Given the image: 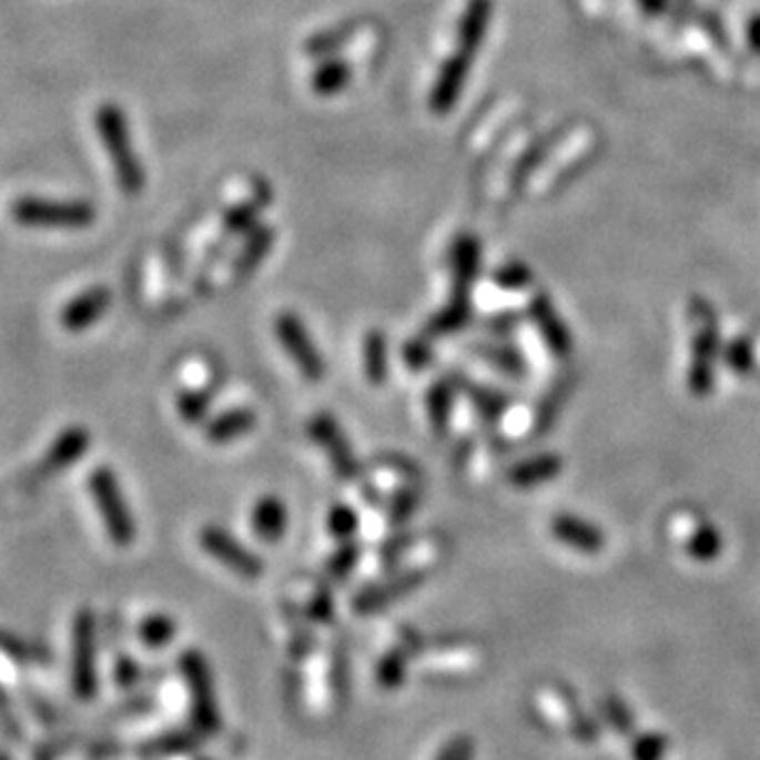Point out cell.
<instances>
[{
	"instance_id": "1",
	"label": "cell",
	"mask_w": 760,
	"mask_h": 760,
	"mask_svg": "<svg viewBox=\"0 0 760 760\" xmlns=\"http://www.w3.org/2000/svg\"><path fill=\"white\" fill-rule=\"evenodd\" d=\"M97 126H99V135H101V141H104V149L111 158V163L113 168H116L119 185L123 188L126 195H139L145 183V175H143V165L139 161V155L133 153L123 111L113 104L101 107L97 111Z\"/></svg>"
},
{
	"instance_id": "2",
	"label": "cell",
	"mask_w": 760,
	"mask_h": 760,
	"mask_svg": "<svg viewBox=\"0 0 760 760\" xmlns=\"http://www.w3.org/2000/svg\"><path fill=\"white\" fill-rule=\"evenodd\" d=\"M180 672L188 685L190 695V717L200 733H220L222 713L217 705V691H214L210 665L200 650H188L180 657Z\"/></svg>"
},
{
	"instance_id": "3",
	"label": "cell",
	"mask_w": 760,
	"mask_h": 760,
	"mask_svg": "<svg viewBox=\"0 0 760 760\" xmlns=\"http://www.w3.org/2000/svg\"><path fill=\"white\" fill-rule=\"evenodd\" d=\"M87 485L101 515V521H104L109 539L116 547H131V541L135 539V521L131 517L126 497L121 493V483L116 475L107 465H101V468L89 475Z\"/></svg>"
},
{
	"instance_id": "4",
	"label": "cell",
	"mask_w": 760,
	"mask_h": 760,
	"mask_svg": "<svg viewBox=\"0 0 760 760\" xmlns=\"http://www.w3.org/2000/svg\"><path fill=\"white\" fill-rule=\"evenodd\" d=\"M97 657V618L92 610L82 608L72 620V691L82 701L94 699L99 691Z\"/></svg>"
},
{
	"instance_id": "5",
	"label": "cell",
	"mask_w": 760,
	"mask_h": 760,
	"mask_svg": "<svg viewBox=\"0 0 760 760\" xmlns=\"http://www.w3.org/2000/svg\"><path fill=\"white\" fill-rule=\"evenodd\" d=\"M13 217L28 226H89L94 222V207L87 202H54L26 197L13 204Z\"/></svg>"
},
{
	"instance_id": "6",
	"label": "cell",
	"mask_w": 760,
	"mask_h": 760,
	"mask_svg": "<svg viewBox=\"0 0 760 760\" xmlns=\"http://www.w3.org/2000/svg\"><path fill=\"white\" fill-rule=\"evenodd\" d=\"M276 335L283 349H286V355L296 362V367L305 379L321 382L325 377V359L317 353V347L308 335V327L303 325L296 313H281L276 317Z\"/></svg>"
},
{
	"instance_id": "7",
	"label": "cell",
	"mask_w": 760,
	"mask_h": 760,
	"mask_svg": "<svg viewBox=\"0 0 760 760\" xmlns=\"http://www.w3.org/2000/svg\"><path fill=\"white\" fill-rule=\"evenodd\" d=\"M697 335H695V357H691L689 387L695 394L705 396L713 387V359H717V321L707 303H697Z\"/></svg>"
},
{
	"instance_id": "8",
	"label": "cell",
	"mask_w": 760,
	"mask_h": 760,
	"mask_svg": "<svg viewBox=\"0 0 760 760\" xmlns=\"http://www.w3.org/2000/svg\"><path fill=\"white\" fill-rule=\"evenodd\" d=\"M200 547L236 576L259 578L264 574V561H261L254 551H249L240 539H234L230 531L217 525H207L200 531Z\"/></svg>"
},
{
	"instance_id": "9",
	"label": "cell",
	"mask_w": 760,
	"mask_h": 760,
	"mask_svg": "<svg viewBox=\"0 0 760 760\" xmlns=\"http://www.w3.org/2000/svg\"><path fill=\"white\" fill-rule=\"evenodd\" d=\"M308 436L317 446L325 450V456L331 458L335 473L343 480H355L359 475V463L355 458L353 448H349L343 428L335 422L331 414H317L308 422Z\"/></svg>"
},
{
	"instance_id": "10",
	"label": "cell",
	"mask_w": 760,
	"mask_h": 760,
	"mask_svg": "<svg viewBox=\"0 0 760 760\" xmlns=\"http://www.w3.org/2000/svg\"><path fill=\"white\" fill-rule=\"evenodd\" d=\"M426 574L424 571H404L396 574L389 581H384L379 586H372L367 591H362L355 596L353 608L359 616H372V612H379L384 608H389L396 600L416 591L418 586L424 584Z\"/></svg>"
},
{
	"instance_id": "11",
	"label": "cell",
	"mask_w": 760,
	"mask_h": 760,
	"mask_svg": "<svg viewBox=\"0 0 760 760\" xmlns=\"http://www.w3.org/2000/svg\"><path fill=\"white\" fill-rule=\"evenodd\" d=\"M111 305V293L107 286H94L84 293H79L77 298L64 305V311L60 315L62 325L70 333H84L89 325H94L97 321L104 317Z\"/></svg>"
},
{
	"instance_id": "12",
	"label": "cell",
	"mask_w": 760,
	"mask_h": 760,
	"mask_svg": "<svg viewBox=\"0 0 760 760\" xmlns=\"http://www.w3.org/2000/svg\"><path fill=\"white\" fill-rule=\"evenodd\" d=\"M470 64H473L470 57H465L463 52L456 50V54L448 57L446 64L440 67V74L434 84V92H430V109H434L436 113H446L448 109L456 107Z\"/></svg>"
},
{
	"instance_id": "13",
	"label": "cell",
	"mask_w": 760,
	"mask_h": 760,
	"mask_svg": "<svg viewBox=\"0 0 760 760\" xmlns=\"http://www.w3.org/2000/svg\"><path fill=\"white\" fill-rule=\"evenodd\" d=\"M89 444H92V436H89V430L84 426H70L54 438L48 456H44L42 460V470L44 473L67 470L70 465H74L77 460H82L87 456Z\"/></svg>"
},
{
	"instance_id": "14",
	"label": "cell",
	"mask_w": 760,
	"mask_h": 760,
	"mask_svg": "<svg viewBox=\"0 0 760 760\" xmlns=\"http://www.w3.org/2000/svg\"><path fill=\"white\" fill-rule=\"evenodd\" d=\"M554 537L564 541L566 547H571L581 554H598L604 549V531H600L591 521H586L581 517L574 515H559L551 521Z\"/></svg>"
},
{
	"instance_id": "15",
	"label": "cell",
	"mask_w": 760,
	"mask_h": 760,
	"mask_svg": "<svg viewBox=\"0 0 760 760\" xmlns=\"http://www.w3.org/2000/svg\"><path fill=\"white\" fill-rule=\"evenodd\" d=\"M252 529L261 541H266V544L281 541L288 529L286 503H283L276 495L261 497L252 509Z\"/></svg>"
},
{
	"instance_id": "16",
	"label": "cell",
	"mask_w": 760,
	"mask_h": 760,
	"mask_svg": "<svg viewBox=\"0 0 760 760\" xmlns=\"http://www.w3.org/2000/svg\"><path fill=\"white\" fill-rule=\"evenodd\" d=\"M493 18V0H468L465 13L458 28V52L475 60V52L480 50L487 22Z\"/></svg>"
},
{
	"instance_id": "17",
	"label": "cell",
	"mask_w": 760,
	"mask_h": 760,
	"mask_svg": "<svg viewBox=\"0 0 760 760\" xmlns=\"http://www.w3.org/2000/svg\"><path fill=\"white\" fill-rule=\"evenodd\" d=\"M256 426V414L249 412V408H230V412H222L220 416H214L212 422L204 428V436H207L210 444H232V440L242 438L246 434H252Z\"/></svg>"
},
{
	"instance_id": "18",
	"label": "cell",
	"mask_w": 760,
	"mask_h": 760,
	"mask_svg": "<svg viewBox=\"0 0 760 760\" xmlns=\"http://www.w3.org/2000/svg\"><path fill=\"white\" fill-rule=\"evenodd\" d=\"M531 317H535L539 331L547 340V345L551 347V353L557 357H566L571 353V335L566 331L564 323L554 313L551 303L547 298H537L535 305H531Z\"/></svg>"
},
{
	"instance_id": "19",
	"label": "cell",
	"mask_w": 760,
	"mask_h": 760,
	"mask_svg": "<svg viewBox=\"0 0 760 760\" xmlns=\"http://www.w3.org/2000/svg\"><path fill=\"white\" fill-rule=\"evenodd\" d=\"M480 246L473 236H460L453 246V276H456V296H468V288L478 274Z\"/></svg>"
},
{
	"instance_id": "20",
	"label": "cell",
	"mask_w": 760,
	"mask_h": 760,
	"mask_svg": "<svg viewBox=\"0 0 760 760\" xmlns=\"http://www.w3.org/2000/svg\"><path fill=\"white\" fill-rule=\"evenodd\" d=\"M561 473V458L559 456H537L529 460H521L509 470V483L517 487H535L547 480H554Z\"/></svg>"
},
{
	"instance_id": "21",
	"label": "cell",
	"mask_w": 760,
	"mask_h": 760,
	"mask_svg": "<svg viewBox=\"0 0 760 760\" xmlns=\"http://www.w3.org/2000/svg\"><path fill=\"white\" fill-rule=\"evenodd\" d=\"M362 365H365V377L372 384H382L387 379V337L379 331H369L362 345Z\"/></svg>"
},
{
	"instance_id": "22",
	"label": "cell",
	"mask_w": 760,
	"mask_h": 760,
	"mask_svg": "<svg viewBox=\"0 0 760 760\" xmlns=\"http://www.w3.org/2000/svg\"><path fill=\"white\" fill-rule=\"evenodd\" d=\"M178 635V622L165 616V612H153L145 616L139 626V638L151 650H161Z\"/></svg>"
},
{
	"instance_id": "23",
	"label": "cell",
	"mask_w": 760,
	"mask_h": 760,
	"mask_svg": "<svg viewBox=\"0 0 760 760\" xmlns=\"http://www.w3.org/2000/svg\"><path fill=\"white\" fill-rule=\"evenodd\" d=\"M349 67L343 60H327L325 64L317 67V72L313 74L311 84L321 97H333L349 84Z\"/></svg>"
},
{
	"instance_id": "24",
	"label": "cell",
	"mask_w": 760,
	"mask_h": 760,
	"mask_svg": "<svg viewBox=\"0 0 760 760\" xmlns=\"http://www.w3.org/2000/svg\"><path fill=\"white\" fill-rule=\"evenodd\" d=\"M428 418L438 434H446L453 414V387L448 382H436L426 396Z\"/></svg>"
},
{
	"instance_id": "25",
	"label": "cell",
	"mask_w": 760,
	"mask_h": 760,
	"mask_svg": "<svg viewBox=\"0 0 760 760\" xmlns=\"http://www.w3.org/2000/svg\"><path fill=\"white\" fill-rule=\"evenodd\" d=\"M470 317V303L468 296H456L448 308L440 311L434 321L428 325V333L434 335H448V333H456L460 327L468 323Z\"/></svg>"
},
{
	"instance_id": "26",
	"label": "cell",
	"mask_w": 760,
	"mask_h": 760,
	"mask_svg": "<svg viewBox=\"0 0 760 760\" xmlns=\"http://www.w3.org/2000/svg\"><path fill=\"white\" fill-rule=\"evenodd\" d=\"M406 677V655L402 650H392L382 657L377 665V682L382 689H399Z\"/></svg>"
},
{
	"instance_id": "27",
	"label": "cell",
	"mask_w": 760,
	"mask_h": 760,
	"mask_svg": "<svg viewBox=\"0 0 760 760\" xmlns=\"http://www.w3.org/2000/svg\"><path fill=\"white\" fill-rule=\"evenodd\" d=\"M0 652H6L8 657H13L18 662H42L48 660V652L38 645H30L26 640L16 638V635L0 630Z\"/></svg>"
},
{
	"instance_id": "28",
	"label": "cell",
	"mask_w": 760,
	"mask_h": 760,
	"mask_svg": "<svg viewBox=\"0 0 760 760\" xmlns=\"http://www.w3.org/2000/svg\"><path fill=\"white\" fill-rule=\"evenodd\" d=\"M210 399H212L210 392H200V389L183 392L178 396V412L188 424H200L210 412Z\"/></svg>"
},
{
	"instance_id": "29",
	"label": "cell",
	"mask_w": 760,
	"mask_h": 760,
	"mask_svg": "<svg viewBox=\"0 0 760 760\" xmlns=\"http://www.w3.org/2000/svg\"><path fill=\"white\" fill-rule=\"evenodd\" d=\"M197 746V739L192 733L185 731H173V733H165L161 739L151 741L145 746V753H153V756H173V753H185L192 751V748Z\"/></svg>"
},
{
	"instance_id": "30",
	"label": "cell",
	"mask_w": 760,
	"mask_h": 760,
	"mask_svg": "<svg viewBox=\"0 0 760 760\" xmlns=\"http://www.w3.org/2000/svg\"><path fill=\"white\" fill-rule=\"evenodd\" d=\"M359 527V517L353 507L335 505L327 515V531L337 539H349Z\"/></svg>"
},
{
	"instance_id": "31",
	"label": "cell",
	"mask_w": 760,
	"mask_h": 760,
	"mask_svg": "<svg viewBox=\"0 0 760 760\" xmlns=\"http://www.w3.org/2000/svg\"><path fill=\"white\" fill-rule=\"evenodd\" d=\"M268 197H261V200H249L242 204H234V207L224 214V232H242L246 230L249 224L254 222L256 212L261 210V204H264Z\"/></svg>"
},
{
	"instance_id": "32",
	"label": "cell",
	"mask_w": 760,
	"mask_h": 760,
	"mask_svg": "<svg viewBox=\"0 0 760 760\" xmlns=\"http://www.w3.org/2000/svg\"><path fill=\"white\" fill-rule=\"evenodd\" d=\"M687 549H689L691 557H697V559H713L721 551V539L709 525L699 527L695 539H689Z\"/></svg>"
},
{
	"instance_id": "33",
	"label": "cell",
	"mask_w": 760,
	"mask_h": 760,
	"mask_svg": "<svg viewBox=\"0 0 760 760\" xmlns=\"http://www.w3.org/2000/svg\"><path fill=\"white\" fill-rule=\"evenodd\" d=\"M357 559H359L357 544L345 541L343 547L333 554L331 561H327V574H331L333 578H345L357 566Z\"/></svg>"
},
{
	"instance_id": "34",
	"label": "cell",
	"mask_w": 760,
	"mask_h": 760,
	"mask_svg": "<svg viewBox=\"0 0 760 760\" xmlns=\"http://www.w3.org/2000/svg\"><path fill=\"white\" fill-rule=\"evenodd\" d=\"M418 505V493L414 487H406V490L396 493L392 507H389V521L392 525H404V521L414 515V509Z\"/></svg>"
},
{
	"instance_id": "35",
	"label": "cell",
	"mask_w": 760,
	"mask_h": 760,
	"mask_svg": "<svg viewBox=\"0 0 760 760\" xmlns=\"http://www.w3.org/2000/svg\"><path fill=\"white\" fill-rule=\"evenodd\" d=\"M667 741L662 736L657 733H648V736H640L638 741L632 746V758L635 760H662L667 753Z\"/></svg>"
},
{
	"instance_id": "36",
	"label": "cell",
	"mask_w": 760,
	"mask_h": 760,
	"mask_svg": "<svg viewBox=\"0 0 760 760\" xmlns=\"http://www.w3.org/2000/svg\"><path fill=\"white\" fill-rule=\"evenodd\" d=\"M480 355H485L490 362H495L497 367H500L503 372H509V374H521V369H525V359H521L515 349H507V347H485L480 349Z\"/></svg>"
},
{
	"instance_id": "37",
	"label": "cell",
	"mask_w": 760,
	"mask_h": 760,
	"mask_svg": "<svg viewBox=\"0 0 760 760\" xmlns=\"http://www.w3.org/2000/svg\"><path fill=\"white\" fill-rule=\"evenodd\" d=\"M726 362H729V367L733 372H748L753 365V349H751V343H748L746 337L741 340H733V343L729 345V349H726Z\"/></svg>"
},
{
	"instance_id": "38",
	"label": "cell",
	"mask_w": 760,
	"mask_h": 760,
	"mask_svg": "<svg viewBox=\"0 0 760 760\" xmlns=\"http://www.w3.org/2000/svg\"><path fill=\"white\" fill-rule=\"evenodd\" d=\"M473 758H475V743L473 739H468V736H456V739H450L436 756V760H473Z\"/></svg>"
},
{
	"instance_id": "39",
	"label": "cell",
	"mask_w": 760,
	"mask_h": 760,
	"mask_svg": "<svg viewBox=\"0 0 760 760\" xmlns=\"http://www.w3.org/2000/svg\"><path fill=\"white\" fill-rule=\"evenodd\" d=\"M271 240H274V236H271V232H268V230H256V232H254V240H252V244L246 246V254H244V259H242V266H244V268H252V266H256L259 261L264 259L266 249L271 246Z\"/></svg>"
},
{
	"instance_id": "40",
	"label": "cell",
	"mask_w": 760,
	"mask_h": 760,
	"mask_svg": "<svg viewBox=\"0 0 760 760\" xmlns=\"http://www.w3.org/2000/svg\"><path fill=\"white\" fill-rule=\"evenodd\" d=\"M604 709H606V713H608L610 723L616 726L618 731H622V733L632 731V713H630L626 707H622V701H618L616 697H608V699L604 701Z\"/></svg>"
},
{
	"instance_id": "41",
	"label": "cell",
	"mask_w": 760,
	"mask_h": 760,
	"mask_svg": "<svg viewBox=\"0 0 760 760\" xmlns=\"http://www.w3.org/2000/svg\"><path fill=\"white\" fill-rule=\"evenodd\" d=\"M497 283L505 288H521L525 283H529V271L527 268H521V266H503L500 271H497Z\"/></svg>"
},
{
	"instance_id": "42",
	"label": "cell",
	"mask_w": 760,
	"mask_h": 760,
	"mask_svg": "<svg viewBox=\"0 0 760 760\" xmlns=\"http://www.w3.org/2000/svg\"><path fill=\"white\" fill-rule=\"evenodd\" d=\"M116 682L121 687H133L135 682H139V677H141V669L139 665H135L133 660H129V657H121L119 665H116Z\"/></svg>"
},
{
	"instance_id": "43",
	"label": "cell",
	"mask_w": 760,
	"mask_h": 760,
	"mask_svg": "<svg viewBox=\"0 0 760 760\" xmlns=\"http://www.w3.org/2000/svg\"><path fill=\"white\" fill-rule=\"evenodd\" d=\"M430 357H434V353H430L426 343H418V340H416V343H408L406 349H404V359L412 367H416V369L424 367Z\"/></svg>"
},
{
	"instance_id": "44",
	"label": "cell",
	"mask_w": 760,
	"mask_h": 760,
	"mask_svg": "<svg viewBox=\"0 0 760 760\" xmlns=\"http://www.w3.org/2000/svg\"><path fill=\"white\" fill-rule=\"evenodd\" d=\"M311 606H313V608H311L313 618H317V620H331V616H333V598L327 596L325 591L317 594V596L313 598V604H311Z\"/></svg>"
},
{
	"instance_id": "45",
	"label": "cell",
	"mask_w": 760,
	"mask_h": 760,
	"mask_svg": "<svg viewBox=\"0 0 760 760\" xmlns=\"http://www.w3.org/2000/svg\"><path fill=\"white\" fill-rule=\"evenodd\" d=\"M748 44H751L753 52L760 54V16L748 22Z\"/></svg>"
},
{
	"instance_id": "46",
	"label": "cell",
	"mask_w": 760,
	"mask_h": 760,
	"mask_svg": "<svg viewBox=\"0 0 760 760\" xmlns=\"http://www.w3.org/2000/svg\"><path fill=\"white\" fill-rule=\"evenodd\" d=\"M640 8L650 16H660L667 10V0H638Z\"/></svg>"
},
{
	"instance_id": "47",
	"label": "cell",
	"mask_w": 760,
	"mask_h": 760,
	"mask_svg": "<svg viewBox=\"0 0 760 760\" xmlns=\"http://www.w3.org/2000/svg\"><path fill=\"white\" fill-rule=\"evenodd\" d=\"M0 760H10L6 753H0Z\"/></svg>"
}]
</instances>
